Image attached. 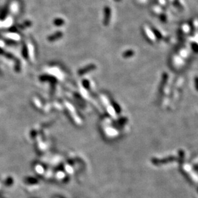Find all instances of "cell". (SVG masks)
<instances>
[{"label": "cell", "instance_id": "cell-1", "mask_svg": "<svg viewBox=\"0 0 198 198\" xmlns=\"http://www.w3.org/2000/svg\"><path fill=\"white\" fill-rule=\"evenodd\" d=\"M104 24L105 26H108V24L109 23L110 19H111V9L108 7H106L104 9Z\"/></svg>", "mask_w": 198, "mask_h": 198}, {"label": "cell", "instance_id": "cell-2", "mask_svg": "<svg viewBox=\"0 0 198 198\" xmlns=\"http://www.w3.org/2000/svg\"><path fill=\"white\" fill-rule=\"evenodd\" d=\"M96 69V65L94 64H90L88 65H87L86 67H83L79 71L78 74L80 76H82V75H84L85 74H86L87 73L90 72V71H92L93 70H95Z\"/></svg>", "mask_w": 198, "mask_h": 198}, {"label": "cell", "instance_id": "cell-3", "mask_svg": "<svg viewBox=\"0 0 198 198\" xmlns=\"http://www.w3.org/2000/svg\"><path fill=\"white\" fill-rule=\"evenodd\" d=\"M63 34L61 32H57L54 33V34H52L48 37V40L49 42H55L57 40H59V38L62 37Z\"/></svg>", "mask_w": 198, "mask_h": 198}, {"label": "cell", "instance_id": "cell-4", "mask_svg": "<svg viewBox=\"0 0 198 198\" xmlns=\"http://www.w3.org/2000/svg\"><path fill=\"white\" fill-rule=\"evenodd\" d=\"M54 24L56 25V26H62L63 24H64V19H60V18H57L55 19L54 21Z\"/></svg>", "mask_w": 198, "mask_h": 198}, {"label": "cell", "instance_id": "cell-5", "mask_svg": "<svg viewBox=\"0 0 198 198\" xmlns=\"http://www.w3.org/2000/svg\"><path fill=\"white\" fill-rule=\"evenodd\" d=\"M133 51H132L131 50H127V51L124 52V53H123V57L124 58H128V57H130L133 55Z\"/></svg>", "mask_w": 198, "mask_h": 198}, {"label": "cell", "instance_id": "cell-6", "mask_svg": "<svg viewBox=\"0 0 198 198\" xmlns=\"http://www.w3.org/2000/svg\"><path fill=\"white\" fill-rule=\"evenodd\" d=\"M23 57L26 59L27 56H28V51H27V49H26V48H24L23 49Z\"/></svg>", "mask_w": 198, "mask_h": 198}, {"label": "cell", "instance_id": "cell-7", "mask_svg": "<svg viewBox=\"0 0 198 198\" xmlns=\"http://www.w3.org/2000/svg\"><path fill=\"white\" fill-rule=\"evenodd\" d=\"M82 84L84 85L85 87L86 88H89L90 86V84H89V81H87V80H84L83 82H82Z\"/></svg>", "mask_w": 198, "mask_h": 198}, {"label": "cell", "instance_id": "cell-8", "mask_svg": "<svg viewBox=\"0 0 198 198\" xmlns=\"http://www.w3.org/2000/svg\"><path fill=\"white\" fill-rule=\"evenodd\" d=\"M36 170H37V172H38L39 173H41L43 171V167H41L40 166H37V167L36 168Z\"/></svg>", "mask_w": 198, "mask_h": 198}, {"label": "cell", "instance_id": "cell-9", "mask_svg": "<svg viewBox=\"0 0 198 198\" xmlns=\"http://www.w3.org/2000/svg\"><path fill=\"white\" fill-rule=\"evenodd\" d=\"M3 53H4L3 50L1 48H0V54H3Z\"/></svg>", "mask_w": 198, "mask_h": 198}, {"label": "cell", "instance_id": "cell-10", "mask_svg": "<svg viewBox=\"0 0 198 198\" xmlns=\"http://www.w3.org/2000/svg\"><path fill=\"white\" fill-rule=\"evenodd\" d=\"M115 1H120L121 0H115Z\"/></svg>", "mask_w": 198, "mask_h": 198}]
</instances>
